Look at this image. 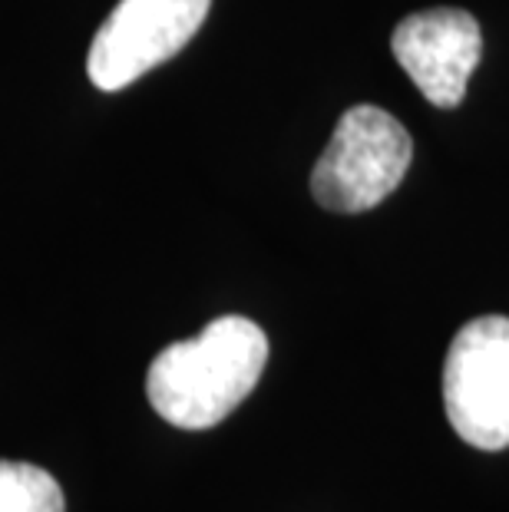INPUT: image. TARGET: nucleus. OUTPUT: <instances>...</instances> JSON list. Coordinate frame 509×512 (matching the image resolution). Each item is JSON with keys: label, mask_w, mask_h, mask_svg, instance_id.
<instances>
[{"label": "nucleus", "mask_w": 509, "mask_h": 512, "mask_svg": "<svg viewBox=\"0 0 509 512\" xmlns=\"http://www.w3.org/2000/svg\"><path fill=\"white\" fill-rule=\"evenodd\" d=\"M265 364V331L242 314H225L199 337L169 344L149 364L146 397L172 427L209 430L252 394Z\"/></svg>", "instance_id": "obj_1"}, {"label": "nucleus", "mask_w": 509, "mask_h": 512, "mask_svg": "<svg viewBox=\"0 0 509 512\" xmlns=\"http://www.w3.org/2000/svg\"><path fill=\"white\" fill-rule=\"evenodd\" d=\"M414 156L410 133L381 106H354L311 172V195L328 212L357 215L381 205L404 182Z\"/></svg>", "instance_id": "obj_2"}, {"label": "nucleus", "mask_w": 509, "mask_h": 512, "mask_svg": "<svg viewBox=\"0 0 509 512\" xmlns=\"http://www.w3.org/2000/svg\"><path fill=\"white\" fill-rule=\"evenodd\" d=\"M443 407L463 443L486 453L509 446V318H473L450 341Z\"/></svg>", "instance_id": "obj_3"}, {"label": "nucleus", "mask_w": 509, "mask_h": 512, "mask_svg": "<svg viewBox=\"0 0 509 512\" xmlns=\"http://www.w3.org/2000/svg\"><path fill=\"white\" fill-rule=\"evenodd\" d=\"M212 0H119L90 43L86 73L96 90L116 93L199 34Z\"/></svg>", "instance_id": "obj_4"}, {"label": "nucleus", "mask_w": 509, "mask_h": 512, "mask_svg": "<svg viewBox=\"0 0 509 512\" xmlns=\"http://www.w3.org/2000/svg\"><path fill=\"white\" fill-rule=\"evenodd\" d=\"M394 60L440 110L463 103L467 83L483 57V34L473 14L457 7L420 10L397 24Z\"/></svg>", "instance_id": "obj_5"}, {"label": "nucleus", "mask_w": 509, "mask_h": 512, "mask_svg": "<svg viewBox=\"0 0 509 512\" xmlns=\"http://www.w3.org/2000/svg\"><path fill=\"white\" fill-rule=\"evenodd\" d=\"M0 512H67V499L47 470L0 460Z\"/></svg>", "instance_id": "obj_6"}]
</instances>
